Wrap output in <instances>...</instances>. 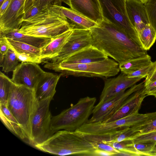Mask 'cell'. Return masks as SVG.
I'll use <instances>...</instances> for the list:
<instances>
[{
    "label": "cell",
    "mask_w": 156,
    "mask_h": 156,
    "mask_svg": "<svg viewBox=\"0 0 156 156\" xmlns=\"http://www.w3.org/2000/svg\"><path fill=\"white\" fill-rule=\"evenodd\" d=\"M99 25L90 29L92 45L119 64L147 54L122 29L104 20Z\"/></svg>",
    "instance_id": "obj_1"
},
{
    "label": "cell",
    "mask_w": 156,
    "mask_h": 156,
    "mask_svg": "<svg viewBox=\"0 0 156 156\" xmlns=\"http://www.w3.org/2000/svg\"><path fill=\"white\" fill-rule=\"evenodd\" d=\"M70 29L58 5H52L23 20L18 31L26 35L54 38Z\"/></svg>",
    "instance_id": "obj_2"
},
{
    "label": "cell",
    "mask_w": 156,
    "mask_h": 156,
    "mask_svg": "<svg viewBox=\"0 0 156 156\" xmlns=\"http://www.w3.org/2000/svg\"><path fill=\"white\" fill-rule=\"evenodd\" d=\"M35 147L43 152L60 156H95L97 148L82 133L65 130L57 131Z\"/></svg>",
    "instance_id": "obj_3"
},
{
    "label": "cell",
    "mask_w": 156,
    "mask_h": 156,
    "mask_svg": "<svg viewBox=\"0 0 156 156\" xmlns=\"http://www.w3.org/2000/svg\"><path fill=\"white\" fill-rule=\"evenodd\" d=\"M38 103L34 90L12 82L5 105L20 124L30 144L32 121Z\"/></svg>",
    "instance_id": "obj_4"
},
{
    "label": "cell",
    "mask_w": 156,
    "mask_h": 156,
    "mask_svg": "<svg viewBox=\"0 0 156 156\" xmlns=\"http://www.w3.org/2000/svg\"><path fill=\"white\" fill-rule=\"evenodd\" d=\"M96 99L88 96L80 98L75 104L52 116L51 129L55 133L61 130L75 131L87 122Z\"/></svg>",
    "instance_id": "obj_5"
},
{
    "label": "cell",
    "mask_w": 156,
    "mask_h": 156,
    "mask_svg": "<svg viewBox=\"0 0 156 156\" xmlns=\"http://www.w3.org/2000/svg\"><path fill=\"white\" fill-rule=\"evenodd\" d=\"M119 63L108 57L102 61L85 64H69L61 62L49 69L61 73L62 76L100 77L107 78L119 72Z\"/></svg>",
    "instance_id": "obj_6"
},
{
    "label": "cell",
    "mask_w": 156,
    "mask_h": 156,
    "mask_svg": "<svg viewBox=\"0 0 156 156\" xmlns=\"http://www.w3.org/2000/svg\"><path fill=\"white\" fill-rule=\"evenodd\" d=\"M103 20L123 30L141 46L137 33L127 13L126 0H98Z\"/></svg>",
    "instance_id": "obj_7"
},
{
    "label": "cell",
    "mask_w": 156,
    "mask_h": 156,
    "mask_svg": "<svg viewBox=\"0 0 156 156\" xmlns=\"http://www.w3.org/2000/svg\"><path fill=\"white\" fill-rule=\"evenodd\" d=\"M53 98L50 97L39 101L31 126L30 144L34 147L45 141L54 133L51 127L52 116L49 110L50 104Z\"/></svg>",
    "instance_id": "obj_8"
},
{
    "label": "cell",
    "mask_w": 156,
    "mask_h": 156,
    "mask_svg": "<svg viewBox=\"0 0 156 156\" xmlns=\"http://www.w3.org/2000/svg\"><path fill=\"white\" fill-rule=\"evenodd\" d=\"M149 115L150 113L142 114L137 112L110 122L87 123L77 130L93 135L108 134L143 122L148 119Z\"/></svg>",
    "instance_id": "obj_9"
},
{
    "label": "cell",
    "mask_w": 156,
    "mask_h": 156,
    "mask_svg": "<svg viewBox=\"0 0 156 156\" xmlns=\"http://www.w3.org/2000/svg\"><path fill=\"white\" fill-rule=\"evenodd\" d=\"M93 38L90 30H73L72 33L62 50L57 56L48 59L44 65L46 68L57 65L73 54L92 46Z\"/></svg>",
    "instance_id": "obj_10"
},
{
    "label": "cell",
    "mask_w": 156,
    "mask_h": 156,
    "mask_svg": "<svg viewBox=\"0 0 156 156\" xmlns=\"http://www.w3.org/2000/svg\"><path fill=\"white\" fill-rule=\"evenodd\" d=\"M144 81L138 84H135L127 91L117 94L101 104H98L94 106L92 117L87 123L102 122L107 120L132 94L144 87Z\"/></svg>",
    "instance_id": "obj_11"
},
{
    "label": "cell",
    "mask_w": 156,
    "mask_h": 156,
    "mask_svg": "<svg viewBox=\"0 0 156 156\" xmlns=\"http://www.w3.org/2000/svg\"><path fill=\"white\" fill-rule=\"evenodd\" d=\"M46 73L37 63L23 62L13 71L11 79L16 84L34 90L38 82Z\"/></svg>",
    "instance_id": "obj_12"
},
{
    "label": "cell",
    "mask_w": 156,
    "mask_h": 156,
    "mask_svg": "<svg viewBox=\"0 0 156 156\" xmlns=\"http://www.w3.org/2000/svg\"><path fill=\"white\" fill-rule=\"evenodd\" d=\"M25 0H11L0 16V34L18 30L23 22Z\"/></svg>",
    "instance_id": "obj_13"
},
{
    "label": "cell",
    "mask_w": 156,
    "mask_h": 156,
    "mask_svg": "<svg viewBox=\"0 0 156 156\" xmlns=\"http://www.w3.org/2000/svg\"><path fill=\"white\" fill-rule=\"evenodd\" d=\"M141 79L129 78L127 75L121 72L116 77L106 79L98 104H101L135 84Z\"/></svg>",
    "instance_id": "obj_14"
},
{
    "label": "cell",
    "mask_w": 156,
    "mask_h": 156,
    "mask_svg": "<svg viewBox=\"0 0 156 156\" xmlns=\"http://www.w3.org/2000/svg\"><path fill=\"white\" fill-rule=\"evenodd\" d=\"M70 8L98 24L103 20L98 0H62Z\"/></svg>",
    "instance_id": "obj_15"
},
{
    "label": "cell",
    "mask_w": 156,
    "mask_h": 156,
    "mask_svg": "<svg viewBox=\"0 0 156 156\" xmlns=\"http://www.w3.org/2000/svg\"><path fill=\"white\" fill-rule=\"evenodd\" d=\"M144 87L135 92L108 119L104 122H110L138 112L142 102L147 95Z\"/></svg>",
    "instance_id": "obj_16"
},
{
    "label": "cell",
    "mask_w": 156,
    "mask_h": 156,
    "mask_svg": "<svg viewBox=\"0 0 156 156\" xmlns=\"http://www.w3.org/2000/svg\"><path fill=\"white\" fill-rule=\"evenodd\" d=\"M126 4L129 18L138 34L149 23L144 4L140 0H126Z\"/></svg>",
    "instance_id": "obj_17"
},
{
    "label": "cell",
    "mask_w": 156,
    "mask_h": 156,
    "mask_svg": "<svg viewBox=\"0 0 156 156\" xmlns=\"http://www.w3.org/2000/svg\"><path fill=\"white\" fill-rule=\"evenodd\" d=\"M108 58L102 51L92 45L76 53L61 62L69 64H85L100 61Z\"/></svg>",
    "instance_id": "obj_18"
},
{
    "label": "cell",
    "mask_w": 156,
    "mask_h": 156,
    "mask_svg": "<svg viewBox=\"0 0 156 156\" xmlns=\"http://www.w3.org/2000/svg\"><path fill=\"white\" fill-rule=\"evenodd\" d=\"M59 75L46 72L38 82L34 90L38 101L50 97L53 98L57 83L61 77Z\"/></svg>",
    "instance_id": "obj_19"
},
{
    "label": "cell",
    "mask_w": 156,
    "mask_h": 156,
    "mask_svg": "<svg viewBox=\"0 0 156 156\" xmlns=\"http://www.w3.org/2000/svg\"><path fill=\"white\" fill-rule=\"evenodd\" d=\"M66 17L71 28L73 30H90L98 27L99 24L70 8L58 5Z\"/></svg>",
    "instance_id": "obj_20"
},
{
    "label": "cell",
    "mask_w": 156,
    "mask_h": 156,
    "mask_svg": "<svg viewBox=\"0 0 156 156\" xmlns=\"http://www.w3.org/2000/svg\"><path fill=\"white\" fill-rule=\"evenodd\" d=\"M73 30L70 29L51 41L41 49L40 58L42 60L49 59L58 55L69 39Z\"/></svg>",
    "instance_id": "obj_21"
},
{
    "label": "cell",
    "mask_w": 156,
    "mask_h": 156,
    "mask_svg": "<svg viewBox=\"0 0 156 156\" xmlns=\"http://www.w3.org/2000/svg\"><path fill=\"white\" fill-rule=\"evenodd\" d=\"M0 116L2 122L9 129L29 144L28 140L20 124L5 105L0 104Z\"/></svg>",
    "instance_id": "obj_22"
},
{
    "label": "cell",
    "mask_w": 156,
    "mask_h": 156,
    "mask_svg": "<svg viewBox=\"0 0 156 156\" xmlns=\"http://www.w3.org/2000/svg\"><path fill=\"white\" fill-rule=\"evenodd\" d=\"M0 34H4L7 38L24 43L41 49L48 44L52 39L24 34L19 32L18 30Z\"/></svg>",
    "instance_id": "obj_23"
},
{
    "label": "cell",
    "mask_w": 156,
    "mask_h": 156,
    "mask_svg": "<svg viewBox=\"0 0 156 156\" xmlns=\"http://www.w3.org/2000/svg\"><path fill=\"white\" fill-rule=\"evenodd\" d=\"M152 62L151 57L147 54L119 64V66L122 73L128 75L150 65Z\"/></svg>",
    "instance_id": "obj_24"
},
{
    "label": "cell",
    "mask_w": 156,
    "mask_h": 156,
    "mask_svg": "<svg viewBox=\"0 0 156 156\" xmlns=\"http://www.w3.org/2000/svg\"><path fill=\"white\" fill-rule=\"evenodd\" d=\"M141 47L146 51L149 50L156 40V32L149 24L146 25L138 34Z\"/></svg>",
    "instance_id": "obj_25"
},
{
    "label": "cell",
    "mask_w": 156,
    "mask_h": 156,
    "mask_svg": "<svg viewBox=\"0 0 156 156\" xmlns=\"http://www.w3.org/2000/svg\"><path fill=\"white\" fill-rule=\"evenodd\" d=\"M156 142H149L127 144L126 151L133 153L138 156H149L154 148Z\"/></svg>",
    "instance_id": "obj_26"
},
{
    "label": "cell",
    "mask_w": 156,
    "mask_h": 156,
    "mask_svg": "<svg viewBox=\"0 0 156 156\" xmlns=\"http://www.w3.org/2000/svg\"><path fill=\"white\" fill-rule=\"evenodd\" d=\"M6 38L9 48L13 51L19 53L31 54L40 58L41 49L24 43Z\"/></svg>",
    "instance_id": "obj_27"
},
{
    "label": "cell",
    "mask_w": 156,
    "mask_h": 156,
    "mask_svg": "<svg viewBox=\"0 0 156 156\" xmlns=\"http://www.w3.org/2000/svg\"><path fill=\"white\" fill-rule=\"evenodd\" d=\"M19 62L14 51L10 48L4 55L0 56V66L5 73L13 71L19 64Z\"/></svg>",
    "instance_id": "obj_28"
},
{
    "label": "cell",
    "mask_w": 156,
    "mask_h": 156,
    "mask_svg": "<svg viewBox=\"0 0 156 156\" xmlns=\"http://www.w3.org/2000/svg\"><path fill=\"white\" fill-rule=\"evenodd\" d=\"M132 127L136 133L133 137L156 131V112L150 113L149 117L145 121Z\"/></svg>",
    "instance_id": "obj_29"
},
{
    "label": "cell",
    "mask_w": 156,
    "mask_h": 156,
    "mask_svg": "<svg viewBox=\"0 0 156 156\" xmlns=\"http://www.w3.org/2000/svg\"><path fill=\"white\" fill-rule=\"evenodd\" d=\"M12 82L11 79L0 72V104L6 105Z\"/></svg>",
    "instance_id": "obj_30"
},
{
    "label": "cell",
    "mask_w": 156,
    "mask_h": 156,
    "mask_svg": "<svg viewBox=\"0 0 156 156\" xmlns=\"http://www.w3.org/2000/svg\"><path fill=\"white\" fill-rule=\"evenodd\" d=\"M86 137L98 148L114 154L115 156L119 155L121 152L110 145L104 143L94 135L83 133Z\"/></svg>",
    "instance_id": "obj_31"
},
{
    "label": "cell",
    "mask_w": 156,
    "mask_h": 156,
    "mask_svg": "<svg viewBox=\"0 0 156 156\" xmlns=\"http://www.w3.org/2000/svg\"><path fill=\"white\" fill-rule=\"evenodd\" d=\"M144 5L149 24L156 32V0H148Z\"/></svg>",
    "instance_id": "obj_32"
},
{
    "label": "cell",
    "mask_w": 156,
    "mask_h": 156,
    "mask_svg": "<svg viewBox=\"0 0 156 156\" xmlns=\"http://www.w3.org/2000/svg\"><path fill=\"white\" fill-rule=\"evenodd\" d=\"M131 140L133 143L149 142H156V131L134 136Z\"/></svg>",
    "instance_id": "obj_33"
},
{
    "label": "cell",
    "mask_w": 156,
    "mask_h": 156,
    "mask_svg": "<svg viewBox=\"0 0 156 156\" xmlns=\"http://www.w3.org/2000/svg\"><path fill=\"white\" fill-rule=\"evenodd\" d=\"M20 62H30L39 64L41 63L42 60L39 57L30 54L19 53L14 51Z\"/></svg>",
    "instance_id": "obj_34"
},
{
    "label": "cell",
    "mask_w": 156,
    "mask_h": 156,
    "mask_svg": "<svg viewBox=\"0 0 156 156\" xmlns=\"http://www.w3.org/2000/svg\"><path fill=\"white\" fill-rule=\"evenodd\" d=\"M44 8L41 6L37 0L35 1L31 7L25 12L23 22V20L35 16Z\"/></svg>",
    "instance_id": "obj_35"
},
{
    "label": "cell",
    "mask_w": 156,
    "mask_h": 156,
    "mask_svg": "<svg viewBox=\"0 0 156 156\" xmlns=\"http://www.w3.org/2000/svg\"><path fill=\"white\" fill-rule=\"evenodd\" d=\"M152 63V62L147 66L127 75L128 77L129 78H138L141 79L144 78H146L151 69Z\"/></svg>",
    "instance_id": "obj_36"
},
{
    "label": "cell",
    "mask_w": 156,
    "mask_h": 156,
    "mask_svg": "<svg viewBox=\"0 0 156 156\" xmlns=\"http://www.w3.org/2000/svg\"><path fill=\"white\" fill-rule=\"evenodd\" d=\"M144 90L147 96H152L156 98V80L144 85Z\"/></svg>",
    "instance_id": "obj_37"
},
{
    "label": "cell",
    "mask_w": 156,
    "mask_h": 156,
    "mask_svg": "<svg viewBox=\"0 0 156 156\" xmlns=\"http://www.w3.org/2000/svg\"><path fill=\"white\" fill-rule=\"evenodd\" d=\"M155 80H156V61L152 62L151 69L144 81V84H146Z\"/></svg>",
    "instance_id": "obj_38"
},
{
    "label": "cell",
    "mask_w": 156,
    "mask_h": 156,
    "mask_svg": "<svg viewBox=\"0 0 156 156\" xmlns=\"http://www.w3.org/2000/svg\"><path fill=\"white\" fill-rule=\"evenodd\" d=\"M9 48L6 37L4 34H0V56L4 55Z\"/></svg>",
    "instance_id": "obj_39"
},
{
    "label": "cell",
    "mask_w": 156,
    "mask_h": 156,
    "mask_svg": "<svg viewBox=\"0 0 156 156\" xmlns=\"http://www.w3.org/2000/svg\"><path fill=\"white\" fill-rule=\"evenodd\" d=\"M36 0L38 2L41 6L44 8L52 5H62V0H35V1Z\"/></svg>",
    "instance_id": "obj_40"
},
{
    "label": "cell",
    "mask_w": 156,
    "mask_h": 156,
    "mask_svg": "<svg viewBox=\"0 0 156 156\" xmlns=\"http://www.w3.org/2000/svg\"><path fill=\"white\" fill-rule=\"evenodd\" d=\"M115 156L114 154L101 150L98 148L95 151V156Z\"/></svg>",
    "instance_id": "obj_41"
},
{
    "label": "cell",
    "mask_w": 156,
    "mask_h": 156,
    "mask_svg": "<svg viewBox=\"0 0 156 156\" xmlns=\"http://www.w3.org/2000/svg\"><path fill=\"white\" fill-rule=\"evenodd\" d=\"M11 0H4L0 8V16H2L6 10Z\"/></svg>",
    "instance_id": "obj_42"
},
{
    "label": "cell",
    "mask_w": 156,
    "mask_h": 156,
    "mask_svg": "<svg viewBox=\"0 0 156 156\" xmlns=\"http://www.w3.org/2000/svg\"><path fill=\"white\" fill-rule=\"evenodd\" d=\"M35 0H26L24 5V12L26 11L32 5Z\"/></svg>",
    "instance_id": "obj_43"
},
{
    "label": "cell",
    "mask_w": 156,
    "mask_h": 156,
    "mask_svg": "<svg viewBox=\"0 0 156 156\" xmlns=\"http://www.w3.org/2000/svg\"><path fill=\"white\" fill-rule=\"evenodd\" d=\"M140 0V1H141L144 4H145L148 1V0Z\"/></svg>",
    "instance_id": "obj_44"
},
{
    "label": "cell",
    "mask_w": 156,
    "mask_h": 156,
    "mask_svg": "<svg viewBox=\"0 0 156 156\" xmlns=\"http://www.w3.org/2000/svg\"><path fill=\"white\" fill-rule=\"evenodd\" d=\"M4 0H0V6H1L3 3Z\"/></svg>",
    "instance_id": "obj_45"
},
{
    "label": "cell",
    "mask_w": 156,
    "mask_h": 156,
    "mask_svg": "<svg viewBox=\"0 0 156 156\" xmlns=\"http://www.w3.org/2000/svg\"><path fill=\"white\" fill-rule=\"evenodd\" d=\"M156 150V144L155 145L154 148L153 149V150Z\"/></svg>",
    "instance_id": "obj_46"
},
{
    "label": "cell",
    "mask_w": 156,
    "mask_h": 156,
    "mask_svg": "<svg viewBox=\"0 0 156 156\" xmlns=\"http://www.w3.org/2000/svg\"><path fill=\"white\" fill-rule=\"evenodd\" d=\"M152 152H156V150H153V151Z\"/></svg>",
    "instance_id": "obj_47"
},
{
    "label": "cell",
    "mask_w": 156,
    "mask_h": 156,
    "mask_svg": "<svg viewBox=\"0 0 156 156\" xmlns=\"http://www.w3.org/2000/svg\"></svg>",
    "instance_id": "obj_48"
}]
</instances>
